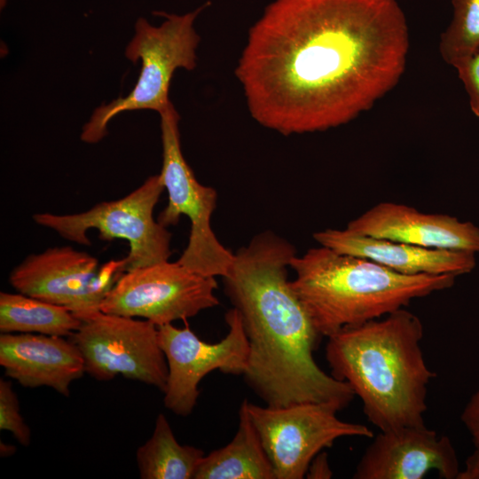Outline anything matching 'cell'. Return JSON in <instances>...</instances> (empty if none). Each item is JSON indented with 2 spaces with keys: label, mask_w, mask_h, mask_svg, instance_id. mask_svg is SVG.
I'll list each match as a JSON object with an SVG mask.
<instances>
[{
  "label": "cell",
  "mask_w": 479,
  "mask_h": 479,
  "mask_svg": "<svg viewBox=\"0 0 479 479\" xmlns=\"http://www.w3.org/2000/svg\"><path fill=\"white\" fill-rule=\"evenodd\" d=\"M397 0H273L248 31L235 75L252 118L284 136L346 124L406 65Z\"/></svg>",
  "instance_id": "obj_1"
},
{
  "label": "cell",
  "mask_w": 479,
  "mask_h": 479,
  "mask_svg": "<svg viewBox=\"0 0 479 479\" xmlns=\"http://www.w3.org/2000/svg\"><path fill=\"white\" fill-rule=\"evenodd\" d=\"M296 255L287 240L265 231L233 254L222 277L224 294L240 313L248 341L243 376L266 405L312 402L341 411L355 394L313 357L321 335L287 279Z\"/></svg>",
  "instance_id": "obj_2"
},
{
  "label": "cell",
  "mask_w": 479,
  "mask_h": 479,
  "mask_svg": "<svg viewBox=\"0 0 479 479\" xmlns=\"http://www.w3.org/2000/svg\"><path fill=\"white\" fill-rule=\"evenodd\" d=\"M420 318L397 310L327 337L332 375L346 382L380 430L425 425L428 388L436 373L426 363Z\"/></svg>",
  "instance_id": "obj_3"
},
{
  "label": "cell",
  "mask_w": 479,
  "mask_h": 479,
  "mask_svg": "<svg viewBox=\"0 0 479 479\" xmlns=\"http://www.w3.org/2000/svg\"><path fill=\"white\" fill-rule=\"evenodd\" d=\"M290 285L321 336L382 318L452 287L457 276L406 275L318 245L290 262Z\"/></svg>",
  "instance_id": "obj_4"
},
{
  "label": "cell",
  "mask_w": 479,
  "mask_h": 479,
  "mask_svg": "<svg viewBox=\"0 0 479 479\" xmlns=\"http://www.w3.org/2000/svg\"><path fill=\"white\" fill-rule=\"evenodd\" d=\"M208 4L183 15L162 13L166 19L159 27L151 25L145 18L137 19L135 35L125 50L129 60L142 61L137 84L127 97L94 110L82 128L83 142L95 144L103 139L107 134L108 122L120 113L150 109L160 114L172 105L169 89L174 72L177 68L196 67L200 36L193 23Z\"/></svg>",
  "instance_id": "obj_5"
},
{
  "label": "cell",
  "mask_w": 479,
  "mask_h": 479,
  "mask_svg": "<svg viewBox=\"0 0 479 479\" xmlns=\"http://www.w3.org/2000/svg\"><path fill=\"white\" fill-rule=\"evenodd\" d=\"M161 116L162 168L160 177L168 203L157 221L165 227L177 225L182 216L191 224L188 243L177 262L207 277H224L233 254L218 240L211 226L217 192L200 184L185 161L180 145L179 114L171 105Z\"/></svg>",
  "instance_id": "obj_6"
},
{
  "label": "cell",
  "mask_w": 479,
  "mask_h": 479,
  "mask_svg": "<svg viewBox=\"0 0 479 479\" xmlns=\"http://www.w3.org/2000/svg\"><path fill=\"white\" fill-rule=\"evenodd\" d=\"M163 190L160 174L154 175L119 200L103 201L76 214L38 213L33 219L80 245H90L86 235L90 229L98 230L102 240H125L130 246L124 257L126 271L145 267L167 261L171 255V233L153 217Z\"/></svg>",
  "instance_id": "obj_7"
},
{
  "label": "cell",
  "mask_w": 479,
  "mask_h": 479,
  "mask_svg": "<svg viewBox=\"0 0 479 479\" xmlns=\"http://www.w3.org/2000/svg\"><path fill=\"white\" fill-rule=\"evenodd\" d=\"M245 400L275 479L303 478L314 457L341 437L374 436L365 425L340 420L339 410L328 404L260 406Z\"/></svg>",
  "instance_id": "obj_8"
},
{
  "label": "cell",
  "mask_w": 479,
  "mask_h": 479,
  "mask_svg": "<svg viewBox=\"0 0 479 479\" xmlns=\"http://www.w3.org/2000/svg\"><path fill=\"white\" fill-rule=\"evenodd\" d=\"M124 271V258L99 266L87 252L53 247L27 255L10 272L9 283L17 292L66 307L83 320L101 311L103 300Z\"/></svg>",
  "instance_id": "obj_9"
},
{
  "label": "cell",
  "mask_w": 479,
  "mask_h": 479,
  "mask_svg": "<svg viewBox=\"0 0 479 479\" xmlns=\"http://www.w3.org/2000/svg\"><path fill=\"white\" fill-rule=\"evenodd\" d=\"M69 338L92 378L103 381L122 375L164 391L168 365L153 322L98 311L82 320Z\"/></svg>",
  "instance_id": "obj_10"
},
{
  "label": "cell",
  "mask_w": 479,
  "mask_h": 479,
  "mask_svg": "<svg viewBox=\"0 0 479 479\" xmlns=\"http://www.w3.org/2000/svg\"><path fill=\"white\" fill-rule=\"evenodd\" d=\"M216 288L214 277L167 260L124 271L103 300L100 310L143 318L160 326L218 305Z\"/></svg>",
  "instance_id": "obj_11"
},
{
  "label": "cell",
  "mask_w": 479,
  "mask_h": 479,
  "mask_svg": "<svg viewBox=\"0 0 479 479\" xmlns=\"http://www.w3.org/2000/svg\"><path fill=\"white\" fill-rule=\"evenodd\" d=\"M228 333L216 343L200 340L186 324L158 326L159 342L168 365L164 405L173 413L188 416L197 404L199 384L210 372L243 375L249 346L240 313L232 308L225 314Z\"/></svg>",
  "instance_id": "obj_12"
},
{
  "label": "cell",
  "mask_w": 479,
  "mask_h": 479,
  "mask_svg": "<svg viewBox=\"0 0 479 479\" xmlns=\"http://www.w3.org/2000/svg\"><path fill=\"white\" fill-rule=\"evenodd\" d=\"M353 474L355 479H421L430 471L457 479L460 471L451 439L426 425L380 430Z\"/></svg>",
  "instance_id": "obj_13"
},
{
  "label": "cell",
  "mask_w": 479,
  "mask_h": 479,
  "mask_svg": "<svg viewBox=\"0 0 479 479\" xmlns=\"http://www.w3.org/2000/svg\"><path fill=\"white\" fill-rule=\"evenodd\" d=\"M347 230L423 247L479 253V227L446 214L380 202L349 221Z\"/></svg>",
  "instance_id": "obj_14"
},
{
  "label": "cell",
  "mask_w": 479,
  "mask_h": 479,
  "mask_svg": "<svg viewBox=\"0 0 479 479\" xmlns=\"http://www.w3.org/2000/svg\"><path fill=\"white\" fill-rule=\"evenodd\" d=\"M0 365L23 387H49L66 397L71 383L86 373L70 338L39 334H1Z\"/></svg>",
  "instance_id": "obj_15"
},
{
  "label": "cell",
  "mask_w": 479,
  "mask_h": 479,
  "mask_svg": "<svg viewBox=\"0 0 479 479\" xmlns=\"http://www.w3.org/2000/svg\"><path fill=\"white\" fill-rule=\"evenodd\" d=\"M318 245L338 253L364 257L406 275L471 272L476 265L475 253L428 248L400 241L358 234L347 229H326L313 234Z\"/></svg>",
  "instance_id": "obj_16"
},
{
  "label": "cell",
  "mask_w": 479,
  "mask_h": 479,
  "mask_svg": "<svg viewBox=\"0 0 479 479\" xmlns=\"http://www.w3.org/2000/svg\"><path fill=\"white\" fill-rule=\"evenodd\" d=\"M193 479H275L272 465L247 412L246 400L239 411L232 440L205 454Z\"/></svg>",
  "instance_id": "obj_17"
},
{
  "label": "cell",
  "mask_w": 479,
  "mask_h": 479,
  "mask_svg": "<svg viewBox=\"0 0 479 479\" xmlns=\"http://www.w3.org/2000/svg\"><path fill=\"white\" fill-rule=\"evenodd\" d=\"M204 452L177 440L169 420L159 413L151 437L136 453L142 479H193Z\"/></svg>",
  "instance_id": "obj_18"
},
{
  "label": "cell",
  "mask_w": 479,
  "mask_h": 479,
  "mask_svg": "<svg viewBox=\"0 0 479 479\" xmlns=\"http://www.w3.org/2000/svg\"><path fill=\"white\" fill-rule=\"evenodd\" d=\"M82 320L67 308L21 293H0L1 334L24 333L70 337Z\"/></svg>",
  "instance_id": "obj_19"
},
{
  "label": "cell",
  "mask_w": 479,
  "mask_h": 479,
  "mask_svg": "<svg viewBox=\"0 0 479 479\" xmlns=\"http://www.w3.org/2000/svg\"><path fill=\"white\" fill-rule=\"evenodd\" d=\"M452 17L439 40L444 61L455 67L479 50V0H451Z\"/></svg>",
  "instance_id": "obj_20"
},
{
  "label": "cell",
  "mask_w": 479,
  "mask_h": 479,
  "mask_svg": "<svg viewBox=\"0 0 479 479\" xmlns=\"http://www.w3.org/2000/svg\"><path fill=\"white\" fill-rule=\"evenodd\" d=\"M0 429L12 434L24 447L31 443V430L20 414L18 397L11 381L0 380Z\"/></svg>",
  "instance_id": "obj_21"
},
{
  "label": "cell",
  "mask_w": 479,
  "mask_h": 479,
  "mask_svg": "<svg viewBox=\"0 0 479 479\" xmlns=\"http://www.w3.org/2000/svg\"><path fill=\"white\" fill-rule=\"evenodd\" d=\"M454 68L468 96L470 109L479 118V50Z\"/></svg>",
  "instance_id": "obj_22"
},
{
  "label": "cell",
  "mask_w": 479,
  "mask_h": 479,
  "mask_svg": "<svg viewBox=\"0 0 479 479\" xmlns=\"http://www.w3.org/2000/svg\"><path fill=\"white\" fill-rule=\"evenodd\" d=\"M460 419L470 433L475 449L479 450V388L466 404Z\"/></svg>",
  "instance_id": "obj_23"
},
{
  "label": "cell",
  "mask_w": 479,
  "mask_h": 479,
  "mask_svg": "<svg viewBox=\"0 0 479 479\" xmlns=\"http://www.w3.org/2000/svg\"><path fill=\"white\" fill-rule=\"evenodd\" d=\"M333 476L326 452L323 451L317 454L310 463L306 477L310 479H329Z\"/></svg>",
  "instance_id": "obj_24"
},
{
  "label": "cell",
  "mask_w": 479,
  "mask_h": 479,
  "mask_svg": "<svg viewBox=\"0 0 479 479\" xmlns=\"http://www.w3.org/2000/svg\"><path fill=\"white\" fill-rule=\"evenodd\" d=\"M457 479H479V450L466 459L463 469H460Z\"/></svg>",
  "instance_id": "obj_25"
},
{
  "label": "cell",
  "mask_w": 479,
  "mask_h": 479,
  "mask_svg": "<svg viewBox=\"0 0 479 479\" xmlns=\"http://www.w3.org/2000/svg\"><path fill=\"white\" fill-rule=\"evenodd\" d=\"M14 452H15L14 446L7 445L1 442V455L2 456L12 455L13 454Z\"/></svg>",
  "instance_id": "obj_26"
}]
</instances>
